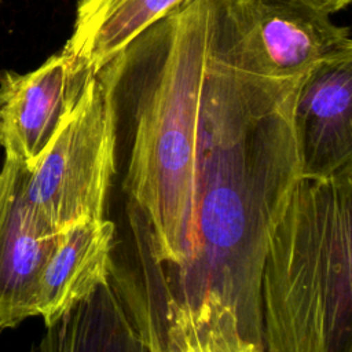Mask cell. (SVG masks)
Wrapping results in <instances>:
<instances>
[{
  "instance_id": "8fae6325",
  "label": "cell",
  "mask_w": 352,
  "mask_h": 352,
  "mask_svg": "<svg viewBox=\"0 0 352 352\" xmlns=\"http://www.w3.org/2000/svg\"><path fill=\"white\" fill-rule=\"evenodd\" d=\"M184 0H78L63 51L96 73L147 28Z\"/></svg>"
},
{
  "instance_id": "ba28073f",
  "label": "cell",
  "mask_w": 352,
  "mask_h": 352,
  "mask_svg": "<svg viewBox=\"0 0 352 352\" xmlns=\"http://www.w3.org/2000/svg\"><path fill=\"white\" fill-rule=\"evenodd\" d=\"M302 175L352 166V60L324 63L302 80L294 104Z\"/></svg>"
},
{
  "instance_id": "7a4b0ae2",
  "label": "cell",
  "mask_w": 352,
  "mask_h": 352,
  "mask_svg": "<svg viewBox=\"0 0 352 352\" xmlns=\"http://www.w3.org/2000/svg\"><path fill=\"white\" fill-rule=\"evenodd\" d=\"M219 4L184 0L96 72L129 136L126 194L153 257L183 285L199 252V102Z\"/></svg>"
},
{
  "instance_id": "30bf717a",
  "label": "cell",
  "mask_w": 352,
  "mask_h": 352,
  "mask_svg": "<svg viewBox=\"0 0 352 352\" xmlns=\"http://www.w3.org/2000/svg\"><path fill=\"white\" fill-rule=\"evenodd\" d=\"M114 224L85 220L59 231L37 290V316L51 326L104 283L111 272Z\"/></svg>"
},
{
  "instance_id": "5bb4252c",
  "label": "cell",
  "mask_w": 352,
  "mask_h": 352,
  "mask_svg": "<svg viewBox=\"0 0 352 352\" xmlns=\"http://www.w3.org/2000/svg\"><path fill=\"white\" fill-rule=\"evenodd\" d=\"M304 3H308L309 6L331 15L340 10H344L349 3L351 0H301Z\"/></svg>"
},
{
  "instance_id": "7c38bea8",
  "label": "cell",
  "mask_w": 352,
  "mask_h": 352,
  "mask_svg": "<svg viewBox=\"0 0 352 352\" xmlns=\"http://www.w3.org/2000/svg\"><path fill=\"white\" fill-rule=\"evenodd\" d=\"M177 302L183 307L206 352H261L243 336L235 309L214 293H205L194 305Z\"/></svg>"
},
{
  "instance_id": "52a82bcc",
  "label": "cell",
  "mask_w": 352,
  "mask_h": 352,
  "mask_svg": "<svg viewBox=\"0 0 352 352\" xmlns=\"http://www.w3.org/2000/svg\"><path fill=\"white\" fill-rule=\"evenodd\" d=\"M26 166L0 162V330L37 316V290L58 234L25 197Z\"/></svg>"
},
{
  "instance_id": "4fadbf2b",
  "label": "cell",
  "mask_w": 352,
  "mask_h": 352,
  "mask_svg": "<svg viewBox=\"0 0 352 352\" xmlns=\"http://www.w3.org/2000/svg\"><path fill=\"white\" fill-rule=\"evenodd\" d=\"M165 333L179 352H206L183 307L172 297L166 302Z\"/></svg>"
},
{
  "instance_id": "5b68a950",
  "label": "cell",
  "mask_w": 352,
  "mask_h": 352,
  "mask_svg": "<svg viewBox=\"0 0 352 352\" xmlns=\"http://www.w3.org/2000/svg\"><path fill=\"white\" fill-rule=\"evenodd\" d=\"M245 66L296 80L324 63L352 60L349 29L301 0H226Z\"/></svg>"
},
{
  "instance_id": "277c9868",
  "label": "cell",
  "mask_w": 352,
  "mask_h": 352,
  "mask_svg": "<svg viewBox=\"0 0 352 352\" xmlns=\"http://www.w3.org/2000/svg\"><path fill=\"white\" fill-rule=\"evenodd\" d=\"M117 146L111 106L96 73H89L73 107L26 170L25 197L54 231L103 219L116 173Z\"/></svg>"
},
{
  "instance_id": "6da1fadb",
  "label": "cell",
  "mask_w": 352,
  "mask_h": 352,
  "mask_svg": "<svg viewBox=\"0 0 352 352\" xmlns=\"http://www.w3.org/2000/svg\"><path fill=\"white\" fill-rule=\"evenodd\" d=\"M305 77L249 70L220 0L199 102L198 258L182 298L214 293L260 346V275L270 232L302 176L294 104Z\"/></svg>"
},
{
  "instance_id": "9c48e42d",
  "label": "cell",
  "mask_w": 352,
  "mask_h": 352,
  "mask_svg": "<svg viewBox=\"0 0 352 352\" xmlns=\"http://www.w3.org/2000/svg\"><path fill=\"white\" fill-rule=\"evenodd\" d=\"M29 352H151L148 320L138 300L107 279Z\"/></svg>"
},
{
  "instance_id": "3957f363",
  "label": "cell",
  "mask_w": 352,
  "mask_h": 352,
  "mask_svg": "<svg viewBox=\"0 0 352 352\" xmlns=\"http://www.w3.org/2000/svg\"><path fill=\"white\" fill-rule=\"evenodd\" d=\"M261 352H352V166L302 175L267 242Z\"/></svg>"
},
{
  "instance_id": "8992f818",
  "label": "cell",
  "mask_w": 352,
  "mask_h": 352,
  "mask_svg": "<svg viewBox=\"0 0 352 352\" xmlns=\"http://www.w3.org/2000/svg\"><path fill=\"white\" fill-rule=\"evenodd\" d=\"M88 74L63 50L30 73H3L0 146L4 157L30 169L76 103Z\"/></svg>"
}]
</instances>
